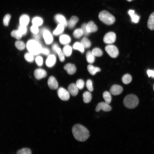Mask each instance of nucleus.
<instances>
[{"mask_svg": "<svg viewBox=\"0 0 154 154\" xmlns=\"http://www.w3.org/2000/svg\"><path fill=\"white\" fill-rule=\"evenodd\" d=\"M11 35L12 37L17 39H21L23 36L18 30L13 31L11 33Z\"/></svg>", "mask_w": 154, "mask_h": 154, "instance_id": "nucleus-38", "label": "nucleus"}, {"mask_svg": "<svg viewBox=\"0 0 154 154\" xmlns=\"http://www.w3.org/2000/svg\"><path fill=\"white\" fill-rule=\"evenodd\" d=\"M35 62L39 66H42L43 63L42 58L40 56H38L35 58Z\"/></svg>", "mask_w": 154, "mask_h": 154, "instance_id": "nucleus-44", "label": "nucleus"}, {"mask_svg": "<svg viewBox=\"0 0 154 154\" xmlns=\"http://www.w3.org/2000/svg\"><path fill=\"white\" fill-rule=\"evenodd\" d=\"M112 110L111 107L106 102H102L99 103L97 105L95 111L98 112L102 110L105 112H109Z\"/></svg>", "mask_w": 154, "mask_h": 154, "instance_id": "nucleus-9", "label": "nucleus"}, {"mask_svg": "<svg viewBox=\"0 0 154 154\" xmlns=\"http://www.w3.org/2000/svg\"><path fill=\"white\" fill-rule=\"evenodd\" d=\"M132 78L130 75L126 74L122 77V80L123 83L125 84H128L132 81Z\"/></svg>", "mask_w": 154, "mask_h": 154, "instance_id": "nucleus-33", "label": "nucleus"}, {"mask_svg": "<svg viewBox=\"0 0 154 154\" xmlns=\"http://www.w3.org/2000/svg\"><path fill=\"white\" fill-rule=\"evenodd\" d=\"M33 36L35 40L38 41L40 38V36L38 33L36 34H34Z\"/></svg>", "mask_w": 154, "mask_h": 154, "instance_id": "nucleus-49", "label": "nucleus"}, {"mask_svg": "<svg viewBox=\"0 0 154 154\" xmlns=\"http://www.w3.org/2000/svg\"><path fill=\"white\" fill-rule=\"evenodd\" d=\"M73 49L78 50L83 53L84 51V48L81 43L76 42L73 44Z\"/></svg>", "mask_w": 154, "mask_h": 154, "instance_id": "nucleus-30", "label": "nucleus"}, {"mask_svg": "<svg viewBox=\"0 0 154 154\" xmlns=\"http://www.w3.org/2000/svg\"><path fill=\"white\" fill-rule=\"evenodd\" d=\"M52 49L58 54L60 60L61 62H64L65 60V56L58 45L56 43L53 44L52 46Z\"/></svg>", "mask_w": 154, "mask_h": 154, "instance_id": "nucleus-10", "label": "nucleus"}, {"mask_svg": "<svg viewBox=\"0 0 154 154\" xmlns=\"http://www.w3.org/2000/svg\"><path fill=\"white\" fill-rule=\"evenodd\" d=\"M86 29L89 33L96 32L98 30V27L94 22L92 21H90L86 24Z\"/></svg>", "mask_w": 154, "mask_h": 154, "instance_id": "nucleus-18", "label": "nucleus"}, {"mask_svg": "<svg viewBox=\"0 0 154 154\" xmlns=\"http://www.w3.org/2000/svg\"><path fill=\"white\" fill-rule=\"evenodd\" d=\"M123 88L120 85H114L111 87L110 89V93L114 95H119L123 92Z\"/></svg>", "mask_w": 154, "mask_h": 154, "instance_id": "nucleus-12", "label": "nucleus"}, {"mask_svg": "<svg viewBox=\"0 0 154 154\" xmlns=\"http://www.w3.org/2000/svg\"><path fill=\"white\" fill-rule=\"evenodd\" d=\"M80 43L84 48H88L91 45L90 41L86 37H84L82 38Z\"/></svg>", "mask_w": 154, "mask_h": 154, "instance_id": "nucleus-28", "label": "nucleus"}, {"mask_svg": "<svg viewBox=\"0 0 154 154\" xmlns=\"http://www.w3.org/2000/svg\"><path fill=\"white\" fill-rule=\"evenodd\" d=\"M26 47L29 52L33 55L40 53L42 48L38 41L35 39L29 40L27 42Z\"/></svg>", "mask_w": 154, "mask_h": 154, "instance_id": "nucleus-2", "label": "nucleus"}, {"mask_svg": "<svg viewBox=\"0 0 154 154\" xmlns=\"http://www.w3.org/2000/svg\"><path fill=\"white\" fill-rule=\"evenodd\" d=\"M116 35L115 33L110 32L107 33L104 37V42L107 44H111L114 43L116 40Z\"/></svg>", "mask_w": 154, "mask_h": 154, "instance_id": "nucleus-8", "label": "nucleus"}, {"mask_svg": "<svg viewBox=\"0 0 154 154\" xmlns=\"http://www.w3.org/2000/svg\"><path fill=\"white\" fill-rule=\"evenodd\" d=\"M64 27L62 25L59 24L57 27L53 32V34L56 36L62 34L63 32Z\"/></svg>", "mask_w": 154, "mask_h": 154, "instance_id": "nucleus-26", "label": "nucleus"}, {"mask_svg": "<svg viewBox=\"0 0 154 154\" xmlns=\"http://www.w3.org/2000/svg\"><path fill=\"white\" fill-rule=\"evenodd\" d=\"M79 21L78 18L76 16H72L67 22V26L70 29L73 28Z\"/></svg>", "mask_w": 154, "mask_h": 154, "instance_id": "nucleus-21", "label": "nucleus"}, {"mask_svg": "<svg viewBox=\"0 0 154 154\" xmlns=\"http://www.w3.org/2000/svg\"><path fill=\"white\" fill-rule=\"evenodd\" d=\"M105 49L108 54L112 58H116L119 54L118 50L114 45L110 44L107 45L105 47Z\"/></svg>", "mask_w": 154, "mask_h": 154, "instance_id": "nucleus-5", "label": "nucleus"}, {"mask_svg": "<svg viewBox=\"0 0 154 154\" xmlns=\"http://www.w3.org/2000/svg\"><path fill=\"white\" fill-rule=\"evenodd\" d=\"M82 35H83V32L81 28L75 29L73 33L74 37L77 38H80Z\"/></svg>", "mask_w": 154, "mask_h": 154, "instance_id": "nucleus-34", "label": "nucleus"}, {"mask_svg": "<svg viewBox=\"0 0 154 154\" xmlns=\"http://www.w3.org/2000/svg\"><path fill=\"white\" fill-rule=\"evenodd\" d=\"M57 94L59 98L63 101H67L70 98L68 91L62 87H60L58 89Z\"/></svg>", "mask_w": 154, "mask_h": 154, "instance_id": "nucleus-7", "label": "nucleus"}, {"mask_svg": "<svg viewBox=\"0 0 154 154\" xmlns=\"http://www.w3.org/2000/svg\"><path fill=\"white\" fill-rule=\"evenodd\" d=\"M148 27L151 30H154V12L150 15L147 24Z\"/></svg>", "mask_w": 154, "mask_h": 154, "instance_id": "nucleus-23", "label": "nucleus"}, {"mask_svg": "<svg viewBox=\"0 0 154 154\" xmlns=\"http://www.w3.org/2000/svg\"><path fill=\"white\" fill-rule=\"evenodd\" d=\"M72 131L74 138L79 141H86L90 135L89 131L87 129L80 124L74 125L72 128Z\"/></svg>", "mask_w": 154, "mask_h": 154, "instance_id": "nucleus-1", "label": "nucleus"}, {"mask_svg": "<svg viewBox=\"0 0 154 154\" xmlns=\"http://www.w3.org/2000/svg\"><path fill=\"white\" fill-rule=\"evenodd\" d=\"M48 84L49 88L52 90H56L58 87V82L55 78L53 76H50L48 81Z\"/></svg>", "mask_w": 154, "mask_h": 154, "instance_id": "nucleus-13", "label": "nucleus"}, {"mask_svg": "<svg viewBox=\"0 0 154 154\" xmlns=\"http://www.w3.org/2000/svg\"><path fill=\"white\" fill-rule=\"evenodd\" d=\"M127 0V1H128L130 2V1H131L134 0Z\"/></svg>", "mask_w": 154, "mask_h": 154, "instance_id": "nucleus-50", "label": "nucleus"}, {"mask_svg": "<svg viewBox=\"0 0 154 154\" xmlns=\"http://www.w3.org/2000/svg\"><path fill=\"white\" fill-rule=\"evenodd\" d=\"M18 30L22 35H25L27 31L26 26L21 25L19 26Z\"/></svg>", "mask_w": 154, "mask_h": 154, "instance_id": "nucleus-40", "label": "nucleus"}, {"mask_svg": "<svg viewBox=\"0 0 154 154\" xmlns=\"http://www.w3.org/2000/svg\"><path fill=\"white\" fill-rule=\"evenodd\" d=\"M128 13L130 16L132 23H136L139 22L140 17L135 13L134 10H129L128 11Z\"/></svg>", "mask_w": 154, "mask_h": 154, "instance_id": "nucleus-19", "label": "nucleus"}, {"mask_svg": "<svg viewBox=\"0 0 154 154\" xmlns=\"http://www.w3.org/2000/svg\"><path fill=\"white\" fill-rule=\"evenodd\" d=\"M147 74L149 77H150L152 76L154 78V71L151 70H148L147 71Z\"/></svg>", "mask_w": 154, "mask_h": 154, "instance_id": "nucleus-48", "label": "nucleus"}, {"mask_svg": "<svg viewBox=\"0 0 154 154\" xmlns=\"http://www.w3.org/2000/svg\"><path fill=\"white\" fill-rule=\"evenodd\" d=\"M60 42L63 45H68L71 42L70 37L68 35L64 34L61 35L59 37Z\"/></svg>", "mask_w": 154, "mask_h": 154, "instance_id": "nucleus-20", "label": "nucleus"}, {"mask_svg": "<svg viewBox=\"0 0 154 154\" xmlns=\"http://www.w3.org/2000/svg\"><path fill=\"white\" fill-rule=\"evenodd\" d=\"M34 76L37 80H40L46 77L47 75L46 71L42 68L36 69L34 72Z\"/></svg>", "mask_w": 154, "mask_h": 154, "instance_id": "nucleus-11", "label": "nucleus"}, {"mask_svg": "<svg viewBox=\"0 0 154 154\" xmlns=\"http://www.w3.org/2000/svg\"><path fill=\"white\" fill-rule=\"evenodd\" d=\"M64 69L67 73L72 75L75 73L76 71V68L75 65L71 63H68L64 66Z\"/></svg>", "mask_w": 154, "mask_h": 154, "instance_id": "nucleus-17", "label": "nucleus"}, {"mask_svg": "<svg viewBox=\"0 0 154 154\" xmlns=\"http://www.w3.org/2000/svg\"><path fill=\"white\" fill-rule=\"evenodd\" d=\"M31 32L34 34H38L39 31V29L38 26L33 25L30 29Z\"/></svg>", "mask_w": 154, "mask_h": 154, "instance_id": "nucleus-45", "label": "nucleus"}, {"mask_svg": "<svg viewBox=\"0 0 154 154\" xmlns=\"http://www.w3.org/2000/svg\"><path fill=\"white\" fill-rule=\"evenodd\" d=\"M86 24L84 23L83 24L81 27V29L83 32V35L85 36H88L89 35V33L87 31L86 29Z\"/></svg>", "mask_w": 154, "mask_h": 154, "instance_id": "nucleus-46", "label": "nucleus"}, {"mask_svg": "<svg viewBox=\"0 0 154 154\" xmlns=\"http://www.w3.org/2000/svg\"><path fill=\"white\" fill-rule=\"evenodd\" d=\"M56 58L55 55L52 54L48 55L46 59L45 63L46 66L48 67H51L55 64Z\"/></svg>", "mask_w": 154, "mask_h": 154, "instance_id": "nucleus-14", "label": "nucleus"}, {"mask_svg": "<svg viewBox=\"0 0 154 154\" xmlns=\"http://www.w3.org/2000/svg\"><path fill=\"white\" fill-rule=\"evenodd\" d=\"M41 32L46 43L48 44H51L53 42V37L50 32L48 29L44 28L42 29Z\"/></svg>", "mask_w": 154, "mask_h": 154, "instance_id": "nucleus-6", "label": "nucleus"}, {"mask_svg": "<svg viewBox=\"0 0 154 154\" xmlns=\"http://www.w3.org/2000/svg\"><path fill=\"white\" fill-rule=\"evenodd\" d=\"M123 104L127 108L132 109L136 107L139 103L137 97L133 94H130L126 96L124 99Z\"/></svg>", "mask_w": 154, "mask_h": 154, "instance_id": "nucleus-3", "label": "nucleus"}, {"mask_svg": "<svg viewBox=\"0 0 154 154\" xmlns=\"http://www.w3.org/2000/svg\"><path fill=\"white\" fill-rule=\"evenodd\" d=\"M33 25L37 26L41 25L43 23V20L41 18L36 17L34 18L32 20Z\"/></svg>", "mask_w": 154, "mask_h": 154, "instance_id": "nucleus-32", "label": "nucleus"}, {"mask_svg": "<svg viewBox=\"0 0 154 154\" xmlns=\"http://www.w3.org/2000/svg\"><path fill=\"white\" fill-rule=\"evenodd\" d=\"M86 58L87 62L90 63L92 64L94 62L95 56L91 51H88L87 52Z\"/></svg>", "mask_w": 154, "mask_h": 154, "instance_id": "nucleus-29", "label": "nucleus"}, {"mask_svg": "<svg viewBox=\"0 0 154 154\" xmlns=\"http://www.w3.org/2000/svg\"><path fill=\"white\" fill-rule=\"evenodd\" d=\"M83 101L85 103L90 102L92 99V96L91 93L88 92L86 91L83 94Z\"/></svg>", "mask_w": 154, "mask_h": 154, "instance_id": "nucleus-27", "label": "nucleus"}, {"mask_svg": "<svg viewBox=\"0 0 154 154\" xmlns=\"http://www.w3.org/2000/svg\"><path fill=\"white\" fill-rule=\"evenodd\" d=\"M62 51L65 56L68 57L72 54V48L70 46L66 45L64 47Z\"/></svg>", "mask_w": 154, "mask_h": 154, "instance_id": "nucleus-24", "label": "nucleus"}, {"mask_svg": "<svg viewBox=\"0 0 154 154\" xmlns=\"http://www.w3.org/2000/svg\"><path fill=\"white\" fill-rule=\"evenodd\" d=\"M50 52L48 49L46 48L42 47L40 53H42L45 55H48Z\"/></svg>", "mask_w": 154, "mask_h": 154, "instance_id": "nucleus-47", "label": "nucleus"}, {"mask_svg": "<svg viewBox=\"0 0 154 154\" xmlns=\"http://www.w3.org/2000/svg\"><path fill=\"white\" fill-rule=\"evenodd\" d=\"M29 16L27 15H22L19 19L20 25L26 26L29 24Z\"/></svg>", "mask_w": 154, "mask_h": 154, "instance_id": "nucleus-22", "label": "nucleus"}, {"mask_svg": "<svg viewBox=\"0 0 154 154\" xmlns=\"http://www.w3.org/2000/svg\"><path fill=\"white\" fill-rule=\"evenodd\" d=\"M33 55L30 52L27 53L24 55L25 59L28 62H32L34 60Z\"/></svg>", "mask_w": 154, "mask_h": 154, "instance_id": "nucleus-39", "label": "nucleus"}, {"mask_svg": "<svg viewBox=\"0 0 154 154\" xmlns=\"http://www.w3.org/2000/svg\"><path fill=\"white\" fill-rule=\"evenodd\" d=\"M76 84L79 89L81 90L84 87V82L82 80L80 79L76 81Z\"/></svg>", "mask_w": 154, "mask_h": 154, "instance_id": "nucleus-41", "label": "nucleus"}, {"mask_svg": "<svg viewBox=\"0 0 154 154\" xmlns=\"http://www.w3.org/2000/svg\"><path fill=\"white\" fill-rule=\"evenodd\" d=\"M79 89L76 84L72 83L68 86V90L70 94L73 96L77 95Z\"/></svg>", "mask_w": 154, "mask_h": 154, "instance_id": "nucleus-15", "label": "nucleus"}, {"mask_svg": "<svg viewBox=\"0 0 154 154\" xmlns=\"http://www.w3.org/2000/svg\"><path fill=\"white\" fill-rule=\"evenodd\" d=\"M54 19L56 22L63 25L65 27L67 26V22L65 17L62 15H56L54 17Z\"/></svg>", "mask_w": 154, "mask_h": 154, "instance_id": "nucleus-16", "label": "nucleus"}, {"mask_svg": "<svg viewBox=\"0 0 154 154\" xmlns=\"http://www.w3.org/2000/svg\"><path fill=\"white\" fill-rule=\"evenodd\" d=\"M92 52L93 54L96 56L100 57L102 56L103 54L102 51L98 48H94Z\"/></svg>", "mask_w": 154, "mask_h": 154, "instance_id": "nucleus-36", "label": "nucleus"}, {"mask_svg": "<svg viewBox=\"0 0 154 154\" xmlns=\"http://www.w3.org/2000/svg\"><path fill=\"white\" fill-rule=\"evenodd\" d=\"M86 85L87 88L89 91L92 92L93 91L92 82L91 80L88 79L87 80Z\"/></svg>", "mask_w": 154, "mask_h": 154, "instance_id": "nucleus-43", "label": "nucleus"}, {"mask_svg": "<svg viewBox=\"0 0 154 154\" xmlns=\"http://www.w3.org/2000/svg\"><path fill=\"white\" fill-rule=\"evenodd\" d=\"M17 154H31V150L27 148H24L18 150L17 153Z\"/></svg>", "mask_w": 154, "mask_h": 154, "instance_id": "nucleus-37", "label": "nucleus"}, {"mask_svg": "<svg viewBox=\"0 0 154 154\" xmlns=\"http://www.w3.org/2000/svg\"><path fill=\"white\" fill-rule=\"evenodd\" d=\"M87 69L89 73L92 75H94L96 73L100 71V69L98 67H94L91 64L88 66Z\"/></svg>", "mask_w": 154, "mask_h": 154, "instance_id": "nucleus-25", "label": "nucleus"}, {"mask_svg": "<svg viewBox=\"0 0 154 154\" xmlns=\"http://www.w3.org/2000/svg\"><path fill=\"white\" fill-rule=\"evenodd\" d=\"M16 47L19 50H22L24 49L25 47L24 43L22 41L18 40L15 43Z\"/></svg>", "mask_w": 154, "mask_h": 154, "instance_id": "nucleus-35", "label": "nucleus"}, {"mask_svg": "<svg viewBox=\"0 0 154 154\" xmlns=\"http://www.w3.org/2000/svg\"><path fill=\"white\" fill-rule=\"evenodd\" d=\"M11 16L9 14L6 15L4 17L3 22L4 25L5 26H7L9 25Z\"/></svg>", "mask_w": 154, "mask_h": 154, "instance_id": "nucleus-42", "label": "nucleus"}, {"mask_svg": "<svg viewBox=\"0 0 154 154\" xmlns=\"http://www.w3.org/2000/svg\"><path fill=\"white\" fill-rule=\"evenodd\" d=\"M98 17L100 20L108 25L113 24L115 21V17L107 11L103 10L99 13Z\"/></svg>", "mask_w": 154, "mask_h": 154, "instance_id": "nucleus-4", "label": "nucleus"}, {"mask_svg": "<svg viewBox=\"0 0 154 154\" xmlns=\"http://www.w3.org/2000/svg\"><path fill=\"white\" fill-rule=\"evenodd\" d=\"M103 96L106 103L108 104L111 103L112 97L110 93L108 91H105L103 93Z\"/></svg>", "mask_w": 154, "mask_h": 154, "instance_id": "nucleus-31", "label": "nucleus"}, {"mask_svg": "<svg viewBox=\"0 0 154 154\" xmlns=\"http://www.w3.org/2000/svg\"><path fill=\"white\" fill-rule=\"evenodd\" d=\"M153 90L154 91V84L153 86Z\"/></svg>", "mask_w": 154, "mask_h": 154, "instance_id": "nucleus-51", "label": "nucleus"}]
</instances>
